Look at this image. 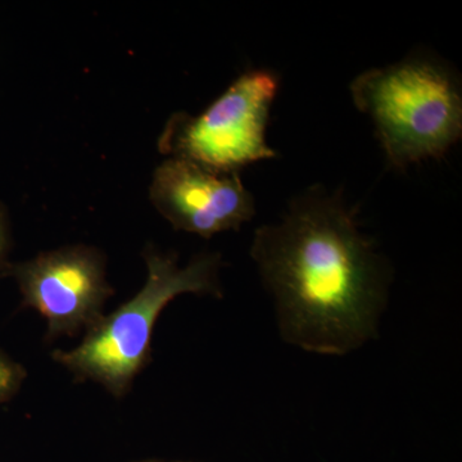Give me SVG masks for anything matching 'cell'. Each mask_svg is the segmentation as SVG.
<instances>
[{"instance_id":"6da1fadb","label":"cell","mask_w":462,"mask_h":462,"mask_svg":"<svg viewBox=\"0 0 462 462\" xmlns=\"http://www.w3.org/2000/svg\"><path fill=\"white\" fill-rule=\"evenodd\" d=\"M251 257L287 345L346 356L378 338L392 270L342 190L298 194L281 221L258 227Z\"/></svg>"},{"instance_id":"7a4b0ae2","label":"cell","mask_w":462,"mask_h":462,"mask_svg":"<svg viewBox=\"0 0 462 462\" xmlns=\"http://www.w3.org/2000/svg\"><path fill=\"white\" fill-rule=\"evenodd\" d=\"M356 108L372 118L388 165L440 160L460 141V79L436 57L410 56L352 81Z\"/></svg>"},{"instance_id":"3957f363","label":"cell","mask_w":462,"mask_h":462,"mask_svg":"<svg viewBox=\"0 0 462 462\" xmlns=\"http://www.w3.org/2000/svg\"><path fill=\"white\" fill-rule=\"evenodd\" d=\"M148 275L144 287L109 316L87 330L72 351H56L54 361L81 380L99 383L123 397L151 360V340L161 312L181 294L223 297L218 254H200L180 267L176 254L148 248L143 254Z\"/></svg>"},{"instance_id":"277c9868","label":"cell","mask_w":462,"mask_h":462,"mask_svg":"<svg viewBox=\"0 0 462 462\" xmlns=\"http://www.w3.org/2000/svg\"><path fill=\"white\" fill-rule=\"evenodd\" d=\"M279 87L281 79L269 69L245 72L202 114L170 117L158 148L224 172L273 160L278 153L267 144L266 129Z\"/></svg>"},{"instance_id":"5b68a950","label":"cell","mask_w":462,"mask_h":462,"mask_svg":"<svg viewBox=\"0 0 462 462\" xmlns=\"http://www.w3.org/2000/svg\"><path fill=\"white\" fill-rule=\"evenodd\" d=\"M23 306L48 321V339L72 337L102 319L114 289L106 279L105 257L96 248L71 245L45 252L11 269Z\"/></svg>"},{"instance_id":"8992f818","label":"cell","mask_w":462,"mask_h":462,"mask_svg":"<svg viewBox=\"0 0 462 462\" xmlns=\"http://www.w3.org/2000/svg\"><path fill=\"white\" fill-rule=\"evenodd\" d=\"M149 197L176 230L206 239L238 231L256 215L254 196L239 172L217 171L182 158H167L157 167Z\"/></svg>"},{"instance_id":"52a82bcc","label":"cell","mask_w":462,"mask_h":462,"mask_svg":"<svg viewBox=\"0 0 462 462\" xmlns=\"http://www.w3.org/2000/svg\"><path fill=\"white\" fill-rule=\"evenodd\" d=\"M25 376V369L21 365L0 352V403L17 393Z\"/></svg>"},{"instance_id":"ba28073f","label":"cell","mask_w":462,"mask_h":462,"mask_svg":"<svg viewBox=\"0 0 462 462\" xmlns=\"http://www.w3.org/2000/svg\"><path fill=\"white\" fill-rule=\"evenodd\" d=\"M5 251H7V223L5 212L0 209V272L5 267Z\"/></svg>"},{"instance_id":"9c48e42d","label":"cell","mask_w":462,"mask_h":462,"mask_svg":"<svg viewBox=\"0 0 462 462\" xmlns=\"http://www.w3.org/2000/svg\"><path fill=\"white\" fill-rule=\"evenodd\" d=\"M145 462H162V461H145ZM176 462H181V461H176Z\"/></svg>"}]
</instances>
